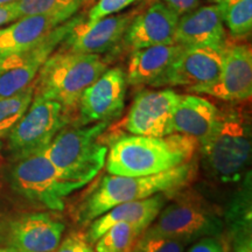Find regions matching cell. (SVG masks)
<instances>
[{"label": "cell", "instance_id": "obj_1", "mask_svg": "<svg viewBox=\"0 0 252 252\" xmlns=\"http://www.w3.org/2000/svg\"><path fill=\"white\" fill-rule=\"evenodd\" d=\"M197 147L196 139L180 133L165 137L125 135L111 145L105 167L111 175L158 174L190 161Z\"/></svg>", "mask_w": 252, "mask_h": 252}, {"label": "cell", "instance_id": "obj_2", "mask_svg": "<svg viewBox=\"0 0 252 252\" xmlns=\"http://www.w3.org/2000/svg\"><path fill=\"white\" fill-rule=\"evenodd\" d=\"M196 173V163L182 165L146 176L105 175L75 209L74 219L87 225L118 204L144 200L159 193H173L187 186Z\"/></svg>", "mask_w": 252, "mask_h": 252}, {"label": "cell", "instance_id": "obj_3", "mask_svg": "<svg viewBox=\"0 0 252 252\" xmlns=\"http://www.w3.org/2000/svg\"><path fill=\"white\" fill-rule=\"evenodd\" d=\"M206 171L220 184L241 181L251 156V124L241 109L220 112L206 140L198 144Z\"/></svg>", "mask_w": 252, "mask_h": 252}, {"label": "cell", "instance_id": "obj_4", "mask_svg": "<svg viewBox=\"0 0 252 252\" xmlns=\"http://www.w3.org/2000/svg\"><path fill=\"white\" fill-rule=\"evenodd\" d=\"M108 69L98 54H82L60 48L47 59L33 82L34 96L55 100L69 113L83 91Z\"/></svg>", "mask_w": 252, "mask_h": 252}, {"label": "cell", "instance_id": "obj_5", "mask_svg": "<svg viewBox=\"0 0 252 252\" xmlns=\"http://www.w3.org/2000/svg\"><path fill=\"white\" fill-rule=\"evenodd\" d=\"M110 122L65 128L55 135L43 151L65 181L82 187L105 167L108 147L98 141Z\"/></svg>", "mask_w": 252, "mask_h": 252}, {"label": "cell", "instance_id": "obj_6", "mask_svg": "<svg viewBox=\"0 0 252 252\" xmlns=\"http://www.w3.org/2000/svg\"><path fill=\"white\" fill-rule=\"evenodd\" d=\"M223 228L224 223L214 208L201 197L185 194L163 206L143 234L163 236L189 244L203 237H217Z\"/></svg>", "mask_w": 252, "mask_h": 252}, {"label": "cell", "instance_id": "obj_7", "mask_svg": "<svg viewBox=\"0 0 252 252\" xmlns=\"http://www.w3.org/2000/svg\"><path fill=\"white\" fill-rule=\"evenodd\" d=\"M9 181L19 195L55 212L64 209L67 196L82 188L81 185L65 181L43 151L17 160Z\"/></svg>", "mask_w": 252, "mask_h": 252}, {"label": "cell", "instance_id": "obj_8", "mask_svg": "<svg viewBox=\"0 0 252 252\" xmlns=\"http://www.w3.org/2000/svg\"><path fill=\"white\" fill-rule=\"evenodd\" d=\"M68 124V112L55 100L33 96L30 108L8 134V149L15 159L42 152Z\"/></svg>", "mask_w": 252, "mask_h": 252}, {"label": "cell", "instance_id": "obj_9", "mask_svg": "<svg viewBox=\"0 0 252 252\" xmlns=\"http://www.w3.org/2000/svg\"><path fill=\"white\" fill-rule=\"evenodd\" d=\"M76 20L77 18H70L35 46L0 59V98L13 96L33 83L43 63L61 46Z\"/></svg>", "mask_w": 252, "mask_h": 252}, {"label": "cell", "instance_id": "obj_10", "mask_svg": "<svg viewBox=\"0 0 252 252\" xmlns=\"http://www.w3.org/2000/svg\"><path fill=\"white\" fill-rule=\"evenodd\" d=\"M226 46L184 47L156 87H185L188 90L212 84L222 70Z\"/></svg>", "mask_w": 252, "mask_h": 252}, {"label": "cell", "instance_id": "obj_11", "mask_svg": "<svg viewBox=\"0 0 252 252\" xmlns=\"http://www.w3.org/2000/svg\"><path fill=\"white\" fill-rule=\"evenodd\" d=\"M126 76L122 68L106 69L83 91L78 100V126L111 122L125 105Z\"/></svg>", "mask_w": 252, "mask_h": 252}, {"label": "cell", "instance_id": "obj_12", "mask_svg": "<svg viewBox=\"0 0 252 252\" xmlns=\"http://www.w3.org/2000/svg\"><path fill=\"white\" fill-rule=\"evenodd\" d=\"M179 94L172 89L143 90L135 96L125 121L131 134L165 137L174 133L173 112Z\"/></svg>", "mask_w": 252, "mask_h": 252}, {"label": "cell", "instance_id": "obj_13", "mask_svg": "<svg viewBox=\"0 0 252 252\" xmlns=\"http://www.w3.org/2000/svg\"><path fill=\"white\" fill-rule=\"evenodd\" d=\"M225 100L243 102L252 94V52L248 45H228L219 78L212 84L188 89Z\"/></svg>", "mask_w": 252, "mask_h": 252}, {"label": "cell", "instance_id": "obj_14", "mask_svg": "<svg viewBox=\"0 0 252 252\" xmlns=\"http://www.w3.org/2000/svg\"><path fill=\"white\" fill-rule=\"evenodd\" d=\"M133 13L110 15L88 23L77 18L62 41L63 50L82 54H102L112 49L124 37Z\"/></svg>", "mask_w": 252, "mask_h": 252}, {"label": "cell", "instance_id": "obj_15", "mask_svg": "<svg viewBox=\"0 0 252 252\" xmlns=\"http://www.w3.org/2000/svg\"><path fill=\"white\" fill-rule=\"evenodd\" d=\"M64 229V223L48 213L25 214L9 224V247L18 252H53Z\"/></svg>", "mask_w": 252, "mask_h": 252}, {"label": "cell", "instance_id": "obj_16", "mask_svg": "<svg viewBox=\"0 0 252 252\" xmlns=\"http://www.w3.org/2000/svg\"><path fill=\"white\" fill-rule=\"evenodd\" d=\"M179 15L160 1H154L146 11L133 17L126 28L125 43L131 49L174 43Z\"/></svg>", "mask_w": 252, "mask_h": 252}, {"label": "cell", "instance_id": "obj_17", "mask_svg": "<svg viewBox=\"0 0 252 252\" xmlns=\"http://www.w3.org/2000/svg\"><path fill=\"white\" fill-rule=\"evenodd\" d=\"M174 43L182 47L226 45L224 24L215 4L196 7L179 18Z\"/></svg>", "mask_w": 252, "mask_h": 252}, {"label": "cell", "instance_id": "obj_18", "mask_svg": "<svg viewBox=\"0 0 252 252\" xmlns=\"http://www.w3.org/2000/svg\"><path fill=\"white\" fill-rule=\"evenodd\" d=\"M166 194L159 193L144 200L131 201L111 208L89 223V229L84 234L87 241L94 244L110 226L121 222L130 223L146 230L166 204L168 198Z\"/></svg>", "mask_w": 252, "mask_h": 252}, {"label": "cell", "instance_id": "obj_19", "mask_svg": "<svg viewBox=\"0 0 252 252\" xmlns=\"http://www.w3.org/2000/svg\"><path fill=\"white\" fill-rule=\"evenodd\" d=\"M67 14L27 15L0 28V59L35 46L60 25L70 19Z\"/></svg>", "mask_w": 252, "mask_h": 252}, {"label": "cell", "instance_id": "obj_20", "mask_svg": "<svg viewBox=\"0 0 252 252\" xmlns=\"http://www.w3.org/2000/svg\"><path fill=\"white\" fill-rule=\"evenodd\" d=\"M215 104L197 94H179L173 112L174 133L194 138L201 144L212 134L220 118Z\"/></svg>", "mask_w": 252, "mask_h": 252}, {"label": "cell", "instance_id": "obj_21", "mask_svg": "<svg viewBox=\"0 0 252 252\" xmlns=\"http://www.w3.org/2000/svg\"><path fill=\"white\" fill-rule=\"evenodd\" d=\"M182 48L178 43H171L134 49L127 63L126 83L156 87Z\"/></svg>", "mask_w": 252, "mask_h": 252}, {"label": "cell", "instance_id": "obj_22", "mask_svg": "<svg viewBox=\"0 0 252 252\" xmlns=\"http://www.w3.org/2000/svg\"><path fill=\"white\" fill-rule=\"evenodd\" d=\"M144 231V229L130 223L113 224L94 242V250L96 252H131Z\"/></svg>", "mask_w": 252, "mask_h": 252}, {"label": "cell", "instance_id": "obj_23", "mask_svg": "<svg viewBox=\"0 0 252 252\" xmlns=\"http://www.w3.org/2000/svg\"><path fill=\"white\" fill-rule=\"evenodd\" d=\"M232 36H247L252 30V0H223L215 4Z\"/></svg>", "mask_w": 252, "mask_h": 252}, {"label": "cell", "instance_id": "obj_24", "mask_svg": "<svg viewBox=\"0 0 252 252\" xmlns=\"http://www.w3.org/2000/svg\"><path fill=\"white\" fill-rule=\"evenodd\" d=\"M34 96V84L13 96L0 98V139L8 137L11 131L30 108Z\"/></svg>", "mask_w": 252, "mask_h": 252}, {"label": "cell", "instance_id": "obj_25", "mask_svg": "<svg viewBox=\"0 0 252 252\" xmlns=\"http://www.w3.org/2000/svg\"><path fill=\"white\" fill-rule=\"evenodd\" d=\"M86 0H18L19 17L39 14H67L72 17Z\"/></svg>", "mask_w": 252, "mask_h": 252}, {"label": "cell", "instance_id": "obj_26", "mask_svg": "<svg viewBox=\"0 0 252 252\" xmlns=\"http://www.w3.org/2000/svg\"><path fill=\"white\" fill-rule=\"evenodd\" d=\"M185 243L163 236L143 234L131 252H185Z\"/></svg>", "mask_w": 252, "mask_h": 252}, {"label": "cell", "instance_id": "obj_27", "mask_svg": "<svg viewBox=\"0 0 252 252\" xmlns=\"http://www.w3.org/2000/svg\"><path fill=\"white\" fill-rule=\"evenodd\" d=\"M138 0H98L88 13V23L98 20V19L110 17L123 9L128 7Z\"/></svg>", "mask_w": 252, "mask_h": 252}, {"label": "cell", "instance_id": "obj_28", "mask_svg": "<svg viewBox=\"0 0 252 252\" xmlns=\"http://www.w3.org/2000/svg\"><path fill=\"white\" fill-rule=\"evenodd\" d=\"M53 252H94L84 234L71 232L60 242L59 247Z\"/></svg>", "mask_w": 252, "mask_h": 252}, {"label": "cell", "instance_id": "obj_29", "mask_svg": "<svg viewBox=\"0 0 252 252\" xmlns=\"http://www.w3.org/2000/svg\"><path fill=\"white\" fill-rule=\"evenodd\" d=\"M230 236L232 238V252H252V228L236 230Z\"/></svg>", "mask_w": 252, "mask_h": 252}, {"label": "cell", "instance_id": "obj_30", "mask_svg": "<svg viewBox=\"0 0 252 252\" xmlns=\"http://www.w3.org/2000/svg\"><path fill=\"white\" fill-rule=\"evenodd\" d=\"M188 252H225L223 244L216 237H203L197 239V242Z\"/></svg>", "mask_w": 252, "mask_h": 252}, {"label": "cell", "instance_id": "obj_31", "mask_svg": "<svg viewBox=\"0 0 252 252\" xmlns=\"http://www.w3.org/2000/svg\"><path fill=\"white\" fill-rule=\"evenodd\" d=\"M157 1L162 2L167 7L173 9L179 17L196 8L200 4V0H157Z\"/></svg>", "mask_w": 252, "mask_h": 252}, {"label": "cell", "instance_id": "obj_32", "mask_svg": "<svg viewBox=\"0 0 252 252\" xmlns=\"http://www.w3.org/2000/svg\"><path fill=\"white\" fill-rule=\"evenodd\" d=\"M19 18L20 17H19L15 1L0 6V27L5 26L6 24L13 23Z\"/></svg>", "mask_w": 252, "mask_h": 252}, {"label": "cell", "instance_id": "obj_33", "mask_svg": "<svg viewBox=\"0 0 252 252\" xmlns=\"http://www.w3.org/2000/svg\"><path fill=\"white\" fill-rule=\"evenodd\" d=\"M0 252H18V251L12 247H5V248H0Z\"/></svg>", "mask_w": 252, "mask_h": 252}, {"label": "cell", "instance_id": "obj_34", "mask_svg": "<svg viewBox=\"0 0 252 252\" xmlns=\"http://www.w3.org/2000/svg\"><path fill=\"white\" fill-rule=\"evenodd\" d=\"M14 1H18V0H0V6L9 4V2H14Z\"/></svg>", "mask_w": 252, "mask_h": 252}, {"label": "cell", "instance_id": "obj_35", "mask_svg": "<svg viewBox=\"0 0 252 252\" xmlns=\"http://www.w3.org/2000/svg\"><path fill=\"white\" fill-rule=\"evenodd\" d=\"M209 1H212V2H214V4H219V2H220V1H223V0H209Z\"/></svg>", "mask_w": 252, "mask_h": 252}, {"label": "cell", "instance_id": "obj_36", "mask_svg": "<svg viewBox=\"0 0 252 252\" xmlns=\"http://www.w3.org/2000/svg\"><path fill=\"white\" fill-rule=\"evenodd\" d=\"M1 149H2V143H1V140H0V151H1Z\"/></svg>", "mask_w": 252, "mask_h": 252}]
</instances>
